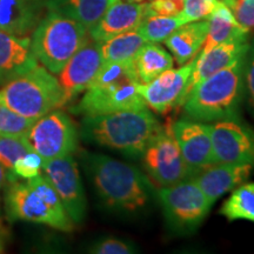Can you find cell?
Returning a JSON list of instances; mask_svg holds the SVG:
<instances>
[{"label": "cell", "instance_id": "6da1fadb", "mask_svg": "<svg viewBox=\"0 0 254 254\" xmlns=\"http://www.w3.org/2000/svg\"><path fill=\"white\" fill-rule=\"evenodd\" d=\"M86 165L93 186L107 208L135 213L147 207L153 186L139 168L104 154H86Z\"/></svg>", "mask_w": 254, "mask_h": 254}, {"label": "cell", "instance_id": "7a4b0ae2", "mask_svg": "<svg viewBox=\"0 0 254 254\" xmlns=\"http://www.w3.org/2000/svg\"><path fill=\"white\" fill-rule=\"evenodd\" d=\"M161 126L151 110L144 107L84 117L82 134L87 140L103 147L119 152L127 158L139 159Z\"/></svg>", "mask_w": 254, "mask_h": 254}, {"label": "cell", "instance_id": "3957f363", "mask_svg": "<svg viewBox=\"0 0 254 254\" xmlns=\"http://www.w3.org/2000/svg\"><path fill=\"white\" fill-rule=\"evenodd\" d=\"M244 64L245 57L196 84L183 101L186 118L201 123L237 119L245 94Z\"/></svg>", "mask_w": 254, "mask_h": 254}, {"label": "cell", "instance_id": "277c9868", "mask_svg": "<svg viewBox=\"0 0 254 254\" xmlns=\"http://www.w3.org/2000/svg\"><path fill=\"white\" fill-rule=\"evenodd\" d=\"M5 202L11 220L44 224L63 232H72L74 227L56 190L41 174L25 184L12 182Z\"/></svg>", "mask_w": 254, "mask_h": 254}, {"label": "cell", "instance_id": "5b68a950", "mask_svg": "<svg viewBox=\"0 0 254 254\" xmlns=\"http://www.w3.org/2000/svg\"><path fill=\"white\" fill-rule=\"evenodd\" d=\"M0 103L34 120L66 105L59 80L39 64L6 82L0 90Z\"/></svg>", "mask_w": 254, "mask_h": 254}, {"label": "cell", "instance_id": "8992f818", "mask_svg": "<svg viewBox=\"0 0 254 254\" xmlns=\"http://www.w3.org/2000/svg\"><path fill=\"white\" fill-rule=\"evenodd\" d=\"M88 37V30L79 21L50 11L34 28L31 50L44 67L58 74Z\"/></svg>", "mask_w": 254, "mask_h": 254}, {"label": "cell", "instance_id": "52a82bcc", "mask_svg": "<svg viewBox=\"0 0 254 254\" xmlns=\"http://www.w3.org/2000/svg\"><path fill=\"white\" fill-rule=\"evenodd\" d=\"M167 225L177 233H192L207 217L212 205L193 178L158 190Z\"/></svg>", "mask_w": 254, "mask_h": 254}, {"label": "cell", "instance_id": "ba28073f", "mask_svg": "<svg viewBox=\"0 0 254 254\" xmlns=\"http://www.w3.org/2000/svg\"><path fill=\"white\" fill-rule=\"evenodd\" d=\"M146 173L157 185L172 186L190 178L182 151L172 132V124L161 126L141 154Z\"/></svg>", "mask_w": 254, "mask_h": 254}, {"label": "cell", "instance_id": "9c48e42d", "mask_svg": "<svg viewBox=\"0 0 254 254\" xmlns=\"http://www.w3.org/2000/svg\"><path fill=\"white\" fill-rule=\"evenodd\" d=\"M27 138L44 161L72 154L78 146L77 127L60 110L51 111L36 120Z\"/></svg>", "mask_w": 254, "mask_h": 254}, {"label": "cell", "instance_id": "30bf717a", "mask_svg": "<svg viewBox=\"0 0 254 254\" xmlns=\"http://www.w3.org/2000/svg\"><path fill=\"white\" fill-rule=\"evenodd\" d=\"M139 81H122L88 87L73 112L84 117H92L144 109L147 106L139 92Z\"/></svg>", "mask_w": 254, "mask_h": 254}, {"label": "cell", "instance_id": "8fae6325", "mask_svg": "<svg viewBox=\"0 0 254 254\" xmlns=\"http://www.w3.org/2000/svg\"><path fill=\"white\" fill-rule=\"evenodd\" d=\"M43 170L71 220L77 224L84 221L86 198L74 158L68 154L46 160L43 163Z\"/></svg>", "mask_w": 254, "mask_h": 254}, {"label": "cell", "instance_id": "7c38bea8", "mask_svg": "<svg viewBox=\"0 0 254 254\" xmlns=\"http://www.w3.org/2000/svg\"><path fill=\"white\" fill-rule=\"evenodd\" d=\"M209 126L215 163L254 165V131L251 127L239 118L219 120Z\"/></svg>", "mask_w": 254, "mask_h": 254}, {"label": "cell", "instance_id": "4fadbf2b", "mask_svg": "<svg viewBox=\"0 0 254 254\" xmlns=\"http://www.w3.org/2000/svg\"><path fill=\"white\" fill-rule=\"evenodd\" d=\"M196 56L179 68H170L150 82L139 85L145 105L154 112L165 114L182 105L195 67Z\"/></svg>", "mask_w": 254, "mask_h": 254}, {"label": "cell", "instance_id": "5bb4252c", "mask_svg": "<svg viewBox=\"0 0 254 254\" xmlns=\"http://www.w3.org/2000/svg\"><path fill=\"white\" fill-rule=\"evenodd\" d=\"M172 132L178 142L190 178L215 163L212 145L211 126L189 118L172 124Z\"/></svg>", "mask_w": 254, "mask_h": 254}, {"label": "cell", "instance_id": "9a60e30c", "mask_svg": "<svg viewBox=\"0 0 254 254\" xmlns=\"http://www.w3.org/2000/svg\"><path fill=\"white\" fill-rule=\"evenodd\" d=\"M101 65L100 43L88 38L58 73L66 104L90 87Z\"/></svg>", "mask_w": 254, "mask_h": 254}, {"label": "cell", "instance_id": "2e32d148", "mask_svg": "<svg viewBox=\"0 0 254 254\" xmlns=\"http://www.w3.org/2000/svg\"><path fill=\"white\" fill-rule=\"evenodd\" d=\"M145 18V4L117 0L93 27L88 30L91 39L104 43L110 38L136 30Z\"/></svg>", "mask_w": 254, "mask_h": 254}, {"label": "cell", "instance_id": "e0dca14e", "mask_svg": "<svg viewBox=\"0 0 254 254\" xmlns=\"http://www.w3.org/2000/svg\"><path fill=\"white\" fill-rule=\"evenodd\" d=\"M252 164H213L193 177L209 204L244 184L252 174Z\"/></svg>", "mask_w": 254, "mask_h": 254}, {"label": "cell", "instance_id": "ac0fdd59", "mask_svg": "<svg viewBox=\"0 0 254 254\" xmlns=\"http://www.w3.org/2000/svg\"><path fill=\"white\" fill-rule=\"evenodd\" d=\"M31 50V38L0 30V84H6L38 65Z\"/></svg>", "mask_w": 254, "mask_h": 254}, {"label": "cell", "instance_id": "d6986e66", "mask_svg": "<svg viewBox=\"0 0 254 254\" xmlns=\"http://www.w3.org/2000/svg\"><path fill=\"white\" fill-rule=\"evenodd\" d=\"M247 50H249V40H233L219 44L206 53H201L199 51L196 55L195 67L190 75L184 100L196 84L209 75L214 74L215 72L232 65L238 59L245 57Z\"/></svg>", "mask_w": 254, "mask_h": 254}, {"label": "cell", "instance_id": "ffe728a7", "mask_svg": "<svg viewBox=\"0 0 254 254\" xmlns=\"http://www.w3.org/2000/svg\"><path fill=\"white\" fill-rule=\"evenodd\" d=\"M43 0H0V30L27 37L43 19Z\"/></svg>", "mask_w": 254, "mask_h": 254}, {"label": "cell", "instance_id": "44dd1931", "mask_svg": "<svg viewBox=\"0 0 254 254\" xmlns=\"http://www.w3.org/2000/svg\"><path fill=\"white\" fill-rule=\"evenodd\" d=\"M207 36L200 52H208L219 44L233 40H249L250 31L238 23L231 8L222 0H219L213 12L207 18Z\"/></svg>", "mask_w": 254, "mask_h": 254}, {"label": "cell", "instance_id": "7402d4cb", "mask_svg": "<svg viewBox=\"0 0 254 254\" xmlns=\"http://www.w3.org/2000/svg\"><path fill=\"white\" fill-rule=\"evenodd\" d=\"M207 28V19L190 21L178 27L165 40V45L167 46L170 52H172L173 59L178 63V65H185L198 55L205 43Z\"/></svg>", "mask_w": 254, "mask_h": 254}, {"label": "cell", "instance_id": "603a6c76", "mask_svg": "<svg viewBox=\"0 0 254 254\" xmlns=\"http://www.w3.org/2000/svg\"><path fill=\"white\" fill-rule=\"evenodd\" d=\"M117 0H46L50 11L74 19L87 30L93 27Z\"/></svg>", "mask_w": 254, "mask_h": 254}, {"label": "cell", "instance_id": "cb8c5ba5", "mask_svg": "<svg viewBox=\"0 0 254 254\" xmlns=\"http://www.w3.org/2000/svg\"><path fill=\"white\" fill-rule=\"evenodd\" d=\"M136 77L140 84L150 82L167 69L173 68V57L157 43H146L134 57Z\"/></svg>", "mask_w": 254, "mask_h": 254}, {"label": "cell", "instance_id": "d4e9b609", "mask_svg": "<svg viewBox=\"0 0 254 254\" xmlns=\"http://www.w3.org/2000/svg\"><path fill=\"white\" fill-rule=\"evenodd\" d=\"M147 43L138 30L114 36L104 43H100L103 63L133 60L139 50Z\"/></svg>", "mask_w": 254, "mask_h": 254}, {"label": "cell", "instance_id": "484cf974", "mask_svg": "<svg viewBox=\"0 0 254 254\" xmlns=\"http://www.w3.org/2000/svg\"><path fill=\"white\" fill-rule=\"evenodd\" d=\"M220 214L228 221L254 222V183H244L236 187L230 198L222 204Z\"/></svg>", "mask_w": 254, "mask_h": 254}, {"label": "cell", "instance_id": "4316f807", "mask_svg": "<svg viewBox=\"0 0 254 254\" xmlns=\"http://www.w3.org/2000/svg\"><path fill=\"white\" fill-rule=\"evenodd\" d=\"M184 24L186 23L180 14L172 15V17L150 15V17L144 18L140 26L136 30L147 43H161Z\"/></svg>", "mask_w": 254, "mask_h": 254}, {"label": "cell", "instance_id": "83f0119b", "mask_svg": "<svg viewBox=\"0 0 254 254\" xmlns=\"http://www.w3.org/2000/svg\"><path fill=\"white\" fill-rule=\"evenodd\" d=\"M34 151L27 135H0V164L7 172L13 173V166L19 158Z\"/></svg>", "mask_w": 254, "mask_h": 254}, {"label": "cell", "instance_id": "f1b7e54d", "mask_svg": "<svg viewBox=\"0 0 254 254\" xmlns=\"http://www.w3.org/2000/svg\"><path fill=\"white\" fill-rule=\"evenodd\" d=\"M34 123L0 103V135H27Z\"/></svg>", "mask_w": 254, "mask_h": 254}, {"label": "cell", "instance_id": "f546056e", "mask_svg": "<svg viewBox=\"0 0 254 254\" xmlns=\"http://www.w3.org/2000/svg\"><path fill=\"white\" fill-rule=\"evenodd\" d=\"M219 0H184L183 11L180 12L185 23L206 19L213 12Z\"/></svg>", "mask_w": 254, "mask_h": 254}, {"label": "cell", "instance_id": "4dcf8cb0", "mask_svg": "<svg viewBox=\"0 0 254 254\" xmlns=\"http://www.w3.org/2000/svg\"><path fill=\"white\" fill-rule=\"evenodd\" d=\"M43 158L36 151L28 152L15 161L13 166V173L17 177L31 179V178L39 176L43 168Z\"/></svg>", "mask_w": 254, "mask_h": 254}, {"label": "cell", "instance_id": "1f68e13d", "mask_svg": "<svg viewBox=\"0 0 254 254\" xmlns=\"http://www.w3.org/2000/svg\"><path fill=\"white\" fill-rule=\"evenodd\" d=\"M232 13L236 17L237 21L246 30L254 31V0H222Z\"/></svg>", "mask_w": 254, "mask_h": 254}, {"label": "cell", "instance_id": "d6a6232c", "mask_svg": "<svg viewBox=\"0 0 254 254\" xmlns=\"http://www.w3.org/2000/svg\"><path fill=\"white\" fill-rule=\"evenodd\" d=\"M91 253L95 254H133L136 252L135 246L126 240L118 238H105L91 246Z\"/></svg>", "mask_w": 254, "mask_h": 254}, {"label": "cell", "instance_id": "836d02e7", "mask_svg": "<svg viewBox=\"0 0 254 254\" xmlns=\"http://www.w3.org/2000/svg\"><path fill=\"white\" fill-rule=\"evenodd\" d=\"M184 7V0H151L145 4V17L150 15H172L180 14Z\"/></svg>", "mask_w": 254, "mask_h": 254}, {"label": "cell", "instance_id": "e575fe53", "mask_svg": "<svg viewBox=\"0 0 254 254\" xmlns=\"http://www.w3.org/2000/svg\"><path fill=\"white\" fill-rule=\"evenodd\" d=\"M244 81H245L247 99H249V104L254 113V38L252 41H249V50L245 56Z\"/></svg>", "mask_w": 254, "mask_h": 254}, {"label": "cell", "instance_id": "d590c367", "mask_svg": "<svg viewBox=\"0 0 254 254\" xmlns=\"http://www.w3.org/2000/svg\"><path fill=\"white\" fill-rule=\"evenodd\" d=\"M6 177H7V174H6V168L0 164V187H1L2 184L5 183Z\"/></svg>", "mask_w": 254, "mask_h": 254}, {"label": "cell", "instance_id": "8d00e7d4", "mask_svg": "<svg viewBox=\"0 0 254 254\" xmlns=\"http://www.w3.org/2000/svg\"><path fill=\"white\" fill-rule=\"evenodd\" d=\"M4 252V240H2L1 236H0V253Z\"/></svg>", "mask_w": 254, "mask_h": 254}, {"label": "cell", "instance_id": "74e56055", "mask_svg": "<svg viewBox=\"0 0 254 254\" xmlns=\"http://www.w3.org/2000/svg\"><path fill=\"white\" fill-rule=\"evenodd\" d=\"M126 1H131V2H142L144 0H126Z\"/></svg>", "mask_w": 254, "mask_h": 254}]
</instances>
